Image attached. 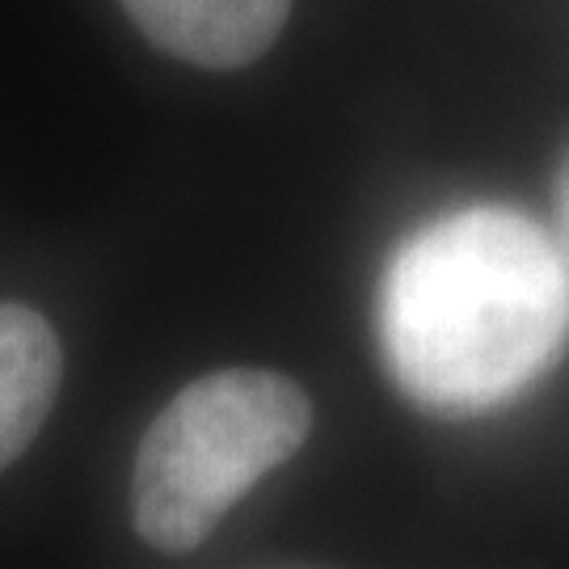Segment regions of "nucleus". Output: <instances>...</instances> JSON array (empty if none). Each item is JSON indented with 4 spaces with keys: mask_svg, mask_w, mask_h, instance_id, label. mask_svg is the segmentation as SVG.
Listing matches in <instances>:
<instances>
[{
    "mask_svg": "<svg viewBox=\"0 0 569 569\" xmlns=\"http://www.w3.org/2000/svg\"><path fill=\"white\" fill-rule=\"evenodd\" d=\"M566 326L561 258L519 211H456L388 266V367L422 406L486 409L519 392L557 355Z\"/></svg>",
    "mask_w": 569,
    "mask_h": 569,
    "instance_id": "f257e3e1",
    "label": "nucleus"
},
{
    "mask_svg": "<svg viewBox=\"0 0 569 569\" xmlns=\"http://www.w3.org/2000/svg\"><path fill=\"white\" fill-rule=\"evenodd\" d=\"M312 401L291 376L224 367L152 418L131 468V519L152 549L190 552L224 515L305 448Z\"/></svg>",
    "mask_w": 569,
    "mask_h": 569,
    "instance_id": "f03ea898",
    "label": "nucleus"
},
{
    "mask_svg": "<svg viewBox=\"0 0 569 569\" xmlns=\"http://www.w3.org/2000/svg\"><path fill=\"white\" fill-rule=\"evenodd\" d=\"M143 39L207 72L262 60L283 34L296 0H119Z\"/></svg>",
    "mask_w": 569,
    "mask_h": 569,
    "instance_id": "7ed1b4c3",
    "label": "nucleus"
},
{
    "mask_svg": "<svg viewBox=\"0 0 569 569\" xmlns=\"http://www.w3.org/2000/svg\"><path fill=\"white\" fill-rule=\"evenodd\" d=\"M60 338L26 305H0V468L34 443L60 397Z\"/></svg>",
    "mask_w": 569,
    "mask_h": 569,
    "instance_id": "20e7f679",
    "label": "nucleus"
}]
</instances>
